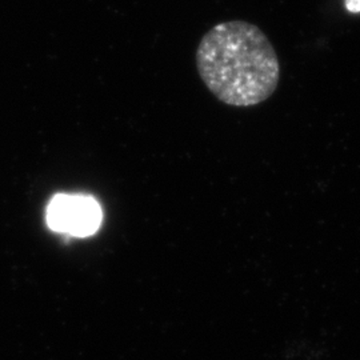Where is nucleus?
<instances>
[{
  "instance_id": "f257e3e1",
  "label": "nucleus",
  "mask_w": 360,
  "mask_h": 360,
  "mask_svg": "<svg viewBox=\"0 0 360 360\" xmlns=\"http://www.w3.org/2000/svg\"><path fill=\"white\" fill-rule=\"evenodd\" d=\"M196 70L208 91L226 105L254 107L278 89L281 65L270 39L245 20L223 22L207 31Z\"/></svg>"
},
{
  "instance_id": "f03ea898",
  "label": "nucleus",
  "mask_w": 360,
  "mask_h": 360,
  "mask_svg": "<svg viewBox=\"0 0 360 360\" xmlns=\"http://www.w3.org/2000/svg\"><path fill=\"white\" fill-rule=\"evenodd\" d=\"M102 221L98 202L83 195H58L47 210V223L52 230L70 232L77 236H89Z\"/></svg>"
},
{
  "instance_id": "7ed1b4c3",
  "label": "nucleus",
  "mask_w": 360,
  "mask_h": 360,
  "mask_svg": "<svg viewBox=\"0 0 360 360\" xmlns=\"http://www.w3.org/2000/svg\"><path fill=\"white\" fill-rule=\"evenodd\" d=\"M345 7L348 13H360V0H345Z\"/></svg>"
}]
</instances>
